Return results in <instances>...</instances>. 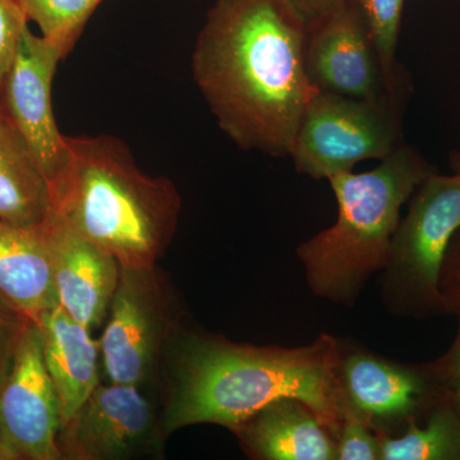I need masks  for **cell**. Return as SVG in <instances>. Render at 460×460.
<instances>
[{"label": "cell", "instance_id": "obj_1", "mask_svg": "<svg viewBox=\"0 0 460 460\" xmlns=\"http://www.w3.org/2000/svg\"><path fill=\"white\" fill-rule=\"evenodd\" d=\"M307 27L286 0H217L192 53L193 80L222 131L243 150L290 156L316 90Z\"/></svg>", "mask_w": 460, "mask_h": 460}, {"label": "cell", "instance_id": "obj_2", "mask_svg": "<svg viewBox=\"0 0 460 460\" xmlns=\"http://www.w3.org/2000/svg\"><path fill=\"white\" fill-rule=\"evenodd\" d=\"M341 347L329 334L296 348L235 343L183 323L168 345L157 385L165 434L202 423L232 431L266 405L295 398L337 438L344 420Z\"/></svg>", "mask_w": 460, "mask_h": 460}, {"label": "cell", "instance_id": "obj_3", "mask_svg": "<svg viewBox=\"0 0 460 460\" xmlns=\"http://www.w3.org/2000/svg\"><path fill=\"white\" fill-rule=\"evenodd\" d=\"M66 141L68 159L50 183V213L111 253L120 268L155 266L180 222L177 187L142 172L114 136H66Z\"/></svg>", "mask_w": 460, "mask_h": 460}, {"label": "cell", "instance_id": "obj_4", "mask_svg": "<svg viewBox=\"0 0 460 460\" xmlns=\"http://www.w3.org/2000/svg\"><path fill=\"white\" fill-rule=\"evenodd\" d=\"M431 172L416 151L402 145L370 172L328 180L337 222L296 248L314 295L347 307L356 304L372 275L386 266L402 205Z\"/></svg>", "mask_w": 460, "mask_h": 460}, {"label": "cell", "instance_id": "obj_5", "mask_svg": "<svg viewBox=\"0 0 460 460\" xmlns=\"http://www.w3.org/2000/svg\"><path fill=\"white\" fill-rule=\"evenodd\" d=\"M411 198L383 270L384 302L396 316H444L452 314L441 288V272L460 228V171L452 177L431 172Z\"/></svg>", "mask_w": 460, "mask_h": 460}, {"label": "cell", "instance_id": "obj_6", "mask_svg": "<svg viewBox=\"0 0 460 460\" xmlns=\"http://www.w3.org/2000/svg\"><path fill=\"white\" fill-rule=\"evenodd\" d=\"M183 314L174 288L157 265L120 268L99 341L109 383L156 390L163 359L183 325Z\"/></svg>", "mask_w": 460, "mask_h": 460}, {"label": "cell", "instance_id": "obj_7", "mask_svg": "<svg viewBox=\"0 0 460 460\" xmlns=\"http://www.w3.org/2000/svg\"><path fill=\"white\" fill-rule=\"evenodd\" d=\"M399 102L345 98L316 91L296 129L290 156L314 180L352 172L363 160H384L401 147Z\"/></svg>", "mask_w": 460, "mask_h": 460}, {"label": "cell", "instance_id": "obj_8", "mask_svg": "<svg viewBox=\"0 0 460 460\" xmlns=\"http://www.w3.org/2000/svg\"><path fill=\"white\" fill-rule=\"evenodd\" d=\"M168 435L159 402L135 385L100 383L84 404L60 422L62 460L163 458Z\"/></svg>", "mask_w": 460, "mask_h": 460}, {"label": "cell", "instance_id": "obj_9", "mask_svg": "<svg viewBox=\"0 0 460 460\" xmlns=\"http://www.w3.org/2000/svg\"><path fill=\"white\" fill-rule=\"evenodd\" d=\"M338 384L344 417L361 420L380 436L429 411L443 392L420 365H402L341 341Z\"/></svg>", "mask_w": 460, "mask_h": 460}, {"label": "cell", "instance_id": "obj_10", "mask_svg": "<svg viewBox=\"0 0 460 460\" xmlns=\"http://www.w3.org/2000/svg\"><path fill=\"white\" fill-rule=\"evenodd\" d=\"M63 58L57 42L27 26L0 89V111L22 136L49 186L68 159V141L58 128L51 95Z\"/></svg>", "mask_w": 460, "mask_h": 460}, {"label": "cell", "instance_id": "obj_11", "mask_svg": "<svg viewBox=\"0 0 460 460\" xmlns=\"http://www.w3.org/2000/svg\"><path fill=\"white\" fill-rule=\"evenodd\" d=\"M59 402L42 354L38 323L27 326L13 368L0 392L3 460H62Z\"/></svg>", "mask_w": 460, "mask_h": 460}, {"label": "cell", "instance_id": "obj_12", "mask_svg": "<svg viewBox=\"0 0 460 460\" xmlns=\"http://www.w3.org/2000/svg\"><path fill=\"white\" fill-rule=\"evenodd\" d=\"M305 59L308 80L319 93L399 102L390 93L361 17L348 0L307 27Z\"/></svg>", "mask_w": 460, "mask_h": 460}, {"label": "cell", "instance_id": "obj_13", "mask_svg": "<svg viewBox=\"0 0 460 460\" xmlns=\"http://www.w3.org/2000/svg\"><path fill=\"white\" fill-rule=\"evenodd\" d=\"M49 253L58 305L90 332L108 319L120 266L56 215L38 226Z\"/></svg>", "mask_w": 460, "mask_h": 460}, {"label": "cell", "instance_id": "obj_14", "mask_svg": "<svg viewBox=\"0 0 460 460\" xmlns=\"http://www.w3.org/2000/svg\"><path fill=\"white\" fill-rule=\"evenodd\" d=\"M257 460H337V438L304 402L283 398L232 429Z\"/></svg>", "mask_w": 460, "mask_h": 460}, {"label": "cell", "instance_id": "obj_15", "mask_svg": "<svg viewBox=\"0 0 460 460\" xmlns=\"http://www.w3.org/2000/svg\"><path fill=\"white\" fill-rule=\"evenodd\" d=\"M36 323L40 329L45 366L65 420L100 384L99 341L59 305L42 314Z\"/></svg>", "mask_w": 460, "mask_h": 460}, {"label": "cell", "instance_id": "obj_16", "mask_svg": "<svg viewBox=\"0 0 460 460\" xmlns=\"http://www.w3.org/2000/svg\"><path fill=\"white\" fill-rule=\"evenodd\" d=\"M0 292L33 323L58 305L49 253L39 226L17 228L0 222Z\"/></svg>", "mask_w": 460, "mask_h": 460}, {"label": "cell", "instance_id": "obj_17", "mask_svg": "<svg viewBox=\"0 0 460 460\" xmlns=\"http://www.w3.org/2000/svg\"><path fill=\"white\" fill-rule=\"evenodd\" d=\"M50 210L49 181L22 136L0 111V222L35 228Z\"/></svg>", "mask_w": 460, "mask_h": 460}, {"label": "cell", "instance_id": "obj_18", "mask_svg": "<svg viewBox=\"0 0 460 460\" xmlns=\"http://www.w3.org/2000/svg\"><path fill=\"white\" fill-rule=\"evenodd\" d=\"M380 460H460V416L443 394L425 426L411 420L402 436H381Z\"/></svg>", "mask_w": 460, "mask_h": 460}, {"label": "cell", "instance_id": "obj_19", "mask_svg": "<svg viewBox=\"0 0 460 460\" xmlns=\"http://www.w3.org/2000/svg\"><path fill=\"white\" fill-rule=\"evenodd\" d=\"M40 29L41 35L57 42L66 57L83 35L84 27L104 0H17Z\"/></svg>", "mask_w": 460, "mask_h": 460}, {"label": "cell", "instance_id": "obj_20", "mask_svg": "<svg viewBox=\"0 0 460 460\" xmlns=\"http://www.w3.org/2000/svg\"><path fill=\"white\" fill-rule=\"evenodd\" d=\"M361 17L380 58L390 93L399 100L398 47L404 0H348Z\"/></svg>", "mask_w": 460, "mask_h": 460}, {"label": "cell", "instance_id": "obj_21", "mask_svg": "<svg viewBox=\"0 0 460 460\" xmlns=\"http://www.w3.org/2000/svg\"><path fill=\"white\" fill-rule=\"evenodd\" d=\"M443 292L449 302L450 311L458 317V335L450 349L436 361L422 363L420 368L441 392L460 383V280L443 286Z\"/></svg>", "mask_w": 460, "mask_h": 460}, {"label": "cell", "instance_id": "obj_22", "mask_svg": "<svg viewBox=\"0 0 460 460\" xmlns=\"http://www.w3.org/2000/svg\"><path fill=\"white\" fill-rule=\"evenodd\" d=\"M31 321L0 292V392L11 375L21 339Z\"/></svg>", "mask_w": 460, "mask_h": 460}, {"label": "cell", "instance_id": "obj_23", "mask_svg": "<svg viewBox=\"0 0 460 460\" xmlns=\"http://www.w3.org/2000/svg\"><path fill=\"white\" fill-rule=\"evenodd\" d=\"M381 436L361 420L344 417L337 436L338 460H380Z\"/></svg>", "mask_w": 460, "mask_h": 460}, {"label": "cell", "instance_id": "obj_24", "mask_svg": "<svg viewBox=\"0 0 460 460\" xmlns=\"http://www.w3.org/2000/svg\"><path fill=\"white\" fill-rule=\"evenodd\" d=\"M29 20L17 0H0V89Z\"/></svg>", "mask_w": 460, "mask_h": 460}, {"label": "cell", "instance_id": "obj_25", "mask_svg": "<svg viewBox=\"0 0 460 460\" xmlns=\"http://www.w3.org/2000/svg\"><path fill=\"white\" fill-rule=\"evenodd\" d=\"M286 2L302 18L305 27H310L347 0H286Z\"/></svg>", "mask_w": 460, "mask_h": 460}, {"label": "cell", "instance_id": "obj_26", "mask_svg": "<svg viewBox=\"0 0 460 460\" xmlns=\"http://www.w3.org/2000/svg\"><path fill=\"white\" fill-rule=\"evenodd\" d=\"M460 280V228L454 235L445 257L443 272H441V288L445 284Z\"/></svg>", "mask_w": 460, "mask_h": 460}, {"label": "cell", "instance_id": "obj_27", "mask_svg": "<svg viewBox=\"0 0 460 460\" xmlns=\"http://www.w3.org/2000/svg\"><path fill=\"white\" fill-rule=\"evenodd\" d=\"M444 395L447 396V401L450 402L454 410H456V413L460 416V383L450 387L449 390H447V392L444 393Z\"/></svg>", "mask_w": 460, "mask_h": 460}, {"label": "cell", "instance_id": "obj_28", "mask_svg": "<svg viewBox=\"0 0 460 460\" xmlns=\"http://www.w3.org/2000/svg\"><path fill=\"white\" fill-rule=\"evenodd\" d=\"M0 460H3L2 453H0Z\"/></svg>", "mask_w": 460, "mask_h": 460}]
</instances>
